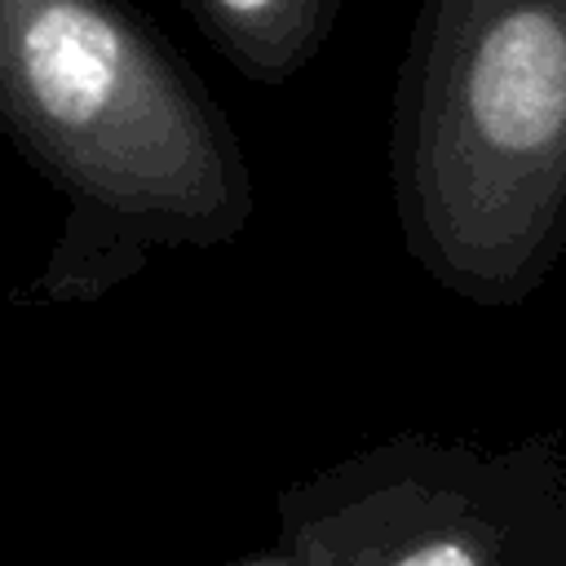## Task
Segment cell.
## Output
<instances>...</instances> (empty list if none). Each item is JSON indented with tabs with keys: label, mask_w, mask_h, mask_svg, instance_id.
<instances>
[{
	"label": "cell",
	"mask_w": 566,
	"mask_h": 566,
	"mask_svg": "<svg viewBox=\"0 0 566 566\" xmlns=\"http://www.w3.org/2000/svg\"><path fill=\"white\" fill-rule=\"evenodd\" d=\"M340 566H522L526 544H566V455L531 433L509 455H460L451 478L394 482L354 517Z\"/></svg>",
	"instance_id": "cell-3"
},
{
	"label": "cell",
	"mask_w": 566,
	"mask_h": 566,
	"mask_svg": "<svg viewBox=\"0 0 566 566\" xmlns=\"http://www.w3.org/2000/svg\"><path fill=\"white\" fill-rule=\"evenodd\" d=\"M0 124L102 212L203 239L248 217L221 111L128 0H0Z\"/></svg>",
	"instance_id": "cell-2"
},
{
	"label": "cell",
	"mask_w": 566,
	"mask_h": 566,
	"mask_svg": "<svg viewBox=\"0 0 566 566\" xmlns=\"http://www.w3.org/2000/svg\"><path fill=\"white\" fill-rule=\"evenodd\" d=\"M345 0H181L199 35L248 80H292L332 35Z\"/></svg>",
	"instance_id": "cell-4"
},
{
	"label": "cell",
	"mask_w": 566,
	"mask_h": 566,
	"mask_svg": "<svg viewBox=\"0 0 566 566\" xmlns=\"http://www.w3.org/2000/svg\"><path fill=\"white\" fill-rule=\"evenodd\" d=\"M416 261L478 305L526 301L566 252V0H420L394 97Z\"/></svg>",
	"instance_id": "cell-1"
},
{
	"label": "cell",
	"mask_w": 566,
	"mask_h": 566,
	"mask_svg": "<svg viewBox=\"0 0 566 566\" xmlns=\"http://www.w3.org/2000/svg\"><path fill=\"white\" fill-rule=\"evenodd\" d=\"M243 566H287V562H243Z\"/></svg>",
	"instance_id": "cell-5"
},
{
	"label": "cell",
	"mask_w": 566,
	"mask_h": 566,
	"mask_svg": "<svg viewBox=\"0 0 566 566\" xmlns=\"http://www.w3.org/2000/svg\"><path fill=\"white\" fill-rule=\"evenodd\" d=\"M557 566H566V553H562V562H557Z\"/></svg>",
	"instance_id": "cell-6"
}]
</instances>
